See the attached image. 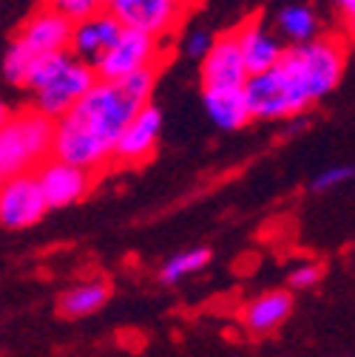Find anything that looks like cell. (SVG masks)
<instances>
[{
    "instance_id": "1",
    "label": "cell",
    "mask_w": 355,
    "mask_h": 357,
    "mask_svg": "<svg viewBox=\"0 0 355 357\" xmlns=\"http://www.w3.org/2000/svg\"><path fill=\"white\" fill-rule=\"evenodd\" d=\"M157 68L128 74L117 82L97 79L80 102L55 119L52 159L97 173L114 162V145L128 119L151 102Z\"/></svg>"
},
{
    "instance_id": "2",
    "label": "cell",
    "mask_w": 355,
    "mask_h": 357,
    "mask_svg": "<svg viewBox=\"0 0 355 357\" xmlns=\"http://www.w3.org/2000/svg\"><path fill=\"white\" fill-rule=\"evenodd\" d=\"M94 82H97L94 68H88L68 52H57V54L37 57L31 63L23 88L31 91L34 111H40L49 119H60L80 102V97Z\"/></svg>"
},
{
    "instance_id": "3",
    "label": "cell",
    "mask_w": 355,
    "mask_h": 357,
    "mask_svg": "<svg viewBox=\"0 0 355 357\" xmlns=\"http://www.w3.org/2000/svg\"><path fill=\"white\" fill-rule=\"evenodd\" d=\"M55 119L34 108L12 114L0 130V176L34 173L46 159H52Z\"/></svg>"
},
{
    "instance_id": "4",
    "label": "cell",
    "mask_w": 355,
    "mask_h": 357,
    "mask_svg": "<svg viewBox=\"0 0 355 357\" xmlns=\"http://www.w3.org/2000/svg\"><path fill=\"white\" fill-rule=\"evenodd\" d=\"M282 66L301 82L310 102H316L341 85L347 68V46L341 37H316L301 46L284 49Z\"/></svg>"
},
{
    "instance_id": "5",
    "label": "cell",
    "mask_w": 355,
    "mask_h": 357,
    "mask_svg": "<svg viewBox=\"0 0 355 357\" xmlns=\"http://www.w3.org/2000/svg\"><path fill=\"white\" fill-rule=\"evenodd\" d=\"M250 119L261 122H279V119H296L310 105V97L301 88V82L279 63L270 71H261L245 79L242 85Z\"/></svg>"
},
{
    "instance_id": "6",
    "label": "cell",
    "mask_w": 355,
    "mask_h": 357,
    "mask_svg": "<svg viewBox=\"0 0 355 357\" xmlns=\"http://www.w3.org/2000/svg\"><path fill=\"white\" fill-rule=\"evenodd\" d=\"M159 57H162V43L157 37L134 31V29H122L119 37L114 40V46L94 66V74H97V79L117 82L128 74L157 68Z\"/></svg>"
},
{
    "instance_id": "7",
    "label": "cell",
    "mask_w": 355,
    "mask_h": 357,
    "mask_svg": "<svg viewBox=\"0 0 355 357\" xmlns=\"http://www.w3.org/2000/svg\"><path fill=\"white\" fill-rule=\"evenodd\" d=\"M106 12L122 29H134L162 40L180 29L185 9L176 0H106Z\"/></svg>"
},
{
    "instance_id": "8",
    "label": "cell",
    "mask_w": 355,
    "mask_h": 357,
    "mask_svg": "<svg viewBox=\"0 0 355 357\" xmlns=\"http://www.w3.org/2000/svg\"><path fill=\"white\" fill-rule=\"evenodd\" d=\"M49 207L40 193L34 173L3 176L0 178V227L29 230L46 218Z\"/></svg>"
},
{
    "instance_id": "9",
    "label": "cell",
    "mask_w": 355,
    "mask_h": 357,
    "mask_svg": "<svg viewBox=\"0 0 355 357\" xmlns=\"http://www.w3.org/2000/svg\"><path fill=\"white\" fill-rule=\"evenodd\" d=\"M34 178L49 210H63V207L82 202L94 185V173L74 167L68 162H60V159H46L34 170Z\"/></svg>"
},
{
    "instance_id": "10",
    "label": "cell",
    "mask_w": 355,
    "mask_h": 357,
    "mask_svg": "<svg viewBox=\"0 0 355 357\" xmlns=\"http://www.w3.org/2000/svg\"><path fill=\"white\" fill-rule=\"evenodd\" d=\"M162 137V111L157 105H143L128 119L114 145V162L119 165H143L157 153Z\"/></svg>"
},
{
    "instance_id": "11",
    "label": "cell",
    "mask_w": 355,
    "mask_h": 357,
    "mask_svg": "<svg viewBox=\"0 0 355 357\" xmlns=\"http://www.w3.org/2000/svg\"><path fill=\"white\" fill-rule=\"evenodd\" d=\"M122 26L103 9L88 17L71 20V34H68V54L77 57L80 63H85L88 68H94L103 54L114 46V40L119 37Z\"/></svg>"
},
{
    "instance_id": "12",
    "label": "cell",
    "mask_w": 355,
    "mask_h": 357,
    "mask_svg": "<svg viewBox=\"0 0 355 357\" xmlns=\"http://www.w3.org/2000/svg\"><path fill=\"white\" fill-rule=\"evenodd\" d=\"M68 34H71V20L52 6H43L23 23L15 43L23 46L31 57H46L68 49Z\"/></svg>"
},
{
    "instance_id": "13",
    "label": "cell",
    "mask_w": 355,
    "mask_h": 357,
    "mask_svg": "<svg viewBox=\"0 0 355 357\" xmlns=\"http://www.w3.org/2000/svg\"><path fill=\"white\" fill-rule=\"evenodd\" d=\"M231 34L236 40V49L242 54L247 77L261 74V71H270L284 57V43L276 37V31L270 26H264L261 20H245Z\"/></svg>"
},
{
    "instance_id": "14",
    "label": "cell",
    "mask_w": 355,
    "mask_h": 357,
    "mask_svg": "<svg viewBox=\"0 0 355 357\" xmlns=\"http://www.w3.org/2000/svg\"><path fill=\"white\" fill-rule=\"evenodd\" d=\"M199 77L205 88H242L245 85L247 71H245L233 34L213 37V46L199 60Z\"/></svg>"
},
{
    "instance_id": "15",
    "label": "cell",
    "mask_w": 355,
    "mask_h": 357,
    "mask_svg": "<svg viewBox=\"0 0 355 357\" xmlns=\"http://www.w3.org/2000/svg\"><path fill=\"white\" fill-rule=\"evenodd\" d=\"M290 315H293V295L287 289H273V292H264V295L253 298L245 306L242 324L250 335L264 337V335L276 332Z\"/></svg>"
},
{
    "instance_id": "16",
    "label": "cell",
    "mask_w": 355,
    "mask_h": 357,
    "mask_svg": "<svg viewBox=\"0 0 355 357\" xmlns=\"http://www.w3.org/2000/svg\"><path fill=\"white\" fill-rule=\"evenodd\" d=\"M273 31L287 46H301V43L321 37V17L316 6H310L307 0H290V3L276 9Z\"/></svg>"
},
{
    "instance_id": "17",
    "label": "cell",
    "mask_w": 355,
    "mask_h": 357,
    "mask_svg": "<svg viewBox=\"0 0 355 357\" xmlns=\"http://www.w3.org/2000/svg\"><path fill=\"white\" fill-rule=\"evenodd\" d=\"M202 102H205V114L219 130H242L250 122L242 88H205Z\"/></svg>"
},
{
    "instance_id": "18",
    "label": "cell",
    "mask_w": 355,
    "mask_h": 357,
    "mask_svg": "<svg viewBox=\"0 0 355 357\" xmlns=\"http://www.w3.org/2000/svg\"><path fill=\"white\" fill-rule=\"evenodd\" d=\"M111 298V287L100 278H88V281H80L74 287H68L63 295H60V315L63 318H88L94 315V312H100Z\"/></svg>"
},
{
    "instance_id": "19",
    "label": "cell",
    "mask_w": 355,
    "mask_h": 357,
    "mask_svg": "<svg viewBox=\"0 0 355 357\" xmlns=\"http://www.w3.org/2000/svg\"><path fill=\"white\" fill-rule=\"evenodd\" d=\"M210 264V250L208 247H194V250H182V252H176L171 255L165 264H162V270H159V281L173 287V284H182L185 278L202 273L205 266Z\"/></svg>"
},
{
    "instance_id": "20",
    "label": "cell",
    "mask_w": 355,
    "mask_h": 357,
    "mask_svg": "<svg viewBox=\"0 0 355 357\" xmlns=\"http://www.w3.org/2000/svg\"><path fill=\"white\" fill-rule=\"evenodd\" d=\"M37 57H31L23 46H17V43H12L9 52H6V60H3V74L12 85H26V77H29V68Z\"/></svg>"
},
{
    "instance_id": "21",
    "label": "cell",
    "mask_w": 355,
    "mask_h": 357,
    "mask_svg": "<svg viewBox=\"0 0 355 357\" xmlns=\"http://www.w3.org/2000/svg\"><path fill=\"white\" fill-rule=\"evenodd\" d=\"M49 6L57 9L60 15H66L68 20H80L94 12L106 9V0H49Z\"/></svg>"
},
{
    "instance_id": "22",
    "label": "cell",
    "mask_w": 355,
    "mask_h": 357,
    "mask_svg": "<svg viewBox=\"0 0 355 357\" xmlns=\"http://www.w3.org/2000/svg\"><path fill=\"white\" fill-rule=\"evenodd\" d=\"M352 178V165H335V167H327L324 173H319L313 178V185H310V190L313 193H330L335 188H341L344 182H349Z\"/></svg>"
},
{
    "instance_id": "23",
    "label": "cell",
    "mask_w": 355,
    "mask_h": 357,
    "mask_svg": "<svg viewBox=\"0 0 355 357\" xmlns=\"http://www.w3.org/2000/svg\"><path fill=\"white\" fill-rule=\"evenodd\" d=\"M321 278H324V266H321V264H301V266H296V270L290 273L287 284H290V289H296V292H307V289L319 287Z\"/></svg>"
},
{
    "instance_id": "24",
    "label": "cell",
    "mask_w": 355,
    "mask_h": 357,
    "mask_svg": "<svg viewBox=\"0 0 355 357\" xmlns=\"http://www.w3.org/2000/svg\"><path fill=\"white\" fill-rule=\"evenodd\" d=\"M210 46H213V34L208 29H191L182 34V52L191 60H202Z\"/></svg>"
},
{
    "instance_id": "25",
    "label": "cell",
    "mask_w": 355,
    "mask_h": 357,
    "mask_svg": "<svg viewBox=\"0 0 355 357\" xmlns=\"http://www.w3.org/2000/svg\"><path fill=\"white\" fill-rule=\"evenodd\" d=\"M333 3H335L338 12H344L347 20H352V15H355V0H333Z\"/></svg>"
},
{
    "instance_id": "26",
    "label": "cell",
    "mask_w": 355,
    "mask_h": 357,
    "mask_svg": "<svg viewBox=\"0 0 355 357\" xmlns=\"http://www.w3.org/2000/svg\"><path fill=\"white\" fill-rule=\"evenodd\" d=\"M9 116H12V111L6 108V102H0V130H3V125H6Z\"/></svg>"
},
{
    "instance_id": "27",
    "label": "cell",
    "mask_w": 355,
    "mask_h": 357,
    "mask_svg": "<svg viewBox=\"0 0 355 357\" xmlns=\"http://www.w3.org/2000/svg\"><path fill=\"white\" fill-rule=\"evenodd\" d=\"M176 3H180L182 9H196V6H202L205 0H176Z\"/></svg>"
},
{
    "instance_id": "28",
    "label": "cell",
    "mask_w": 355,
    "mask_h": 357,
    "mask_svg": "<svg viewBox=\"0 0 355 357\" xmlns=\"http://www.w3.org/2000/svg\"><path fill=\"white\" fill-rule=\"evenodd\" d=\"M0 178H3V176H0Z\"/></svg>"
}]
</instances>
